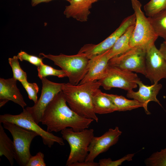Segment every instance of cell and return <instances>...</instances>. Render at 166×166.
<instances>
[{"label":"cell","instance_id":"17","mask_svg":"<svg viewBox=\"0 0 166 166\" xmlns=\"http://www.w3.org/2000/svg\"><path fill=\"white\" fill-rule=\"evenodd\" d=\"M100 0H71L64 12L67 18H72L78 21H87L92 4Z\"/></svg>","mask_w":166,"mask_h":166},{"label":"cell","instance_id":"20","mask_svg":"<svg viewBox=\"0 0 166 166\" xmlns=\"http://www.w3.org/2000/svg\"><path fill=\"white\" fill-rule=\"evenodd\" d=\"M4 128L0 123V156H5L12 166L15 159L14 145L13 141L8 137Z\"/></svg>","mask_w":166,"mask_h":166},{"label":"cell","instance_id":"29","mask_svg":"<svg viewBox=\"0 0 166 166\" xmlns=\"http://www.w3.org/2000/svg\"><path fill=\"white\" fill-rule=\"evenodd\" d=\"M18 58L21 61L25 60L37 66H39L43 63V58L30 55L26 52L22 51L19 52L17 55Z\"/></svg>","mask_w":166,"mask_h":166},{"label":"cell","instance_id":"21","mask_svg":"<svg viewBox=\"0 0 166 166\" xmlns=\"http://www.w3.org/2000/svg\"><path fill=\"white\" fill-rule=\"evenodd\" d=\"M104 93L116 107L117 111H125L143 107L142 104L135 100H130L121 95Z\"/></svg>","mask_w":166,"mask_h":166},{"label":"cell","instance_id":"25","mask_svg":"<svg viewBox=\"0 0 166 166\" xmlns=\"http://www.w3.org/2000/svg\"><path fill=\"white\" fill-rule=\"evenodd\" d=\"M37 70L38 76L40 79L49 76H55L59 78L67 77L66 73L62 69H56L43 62L38 67Z\"/></svg>","mask_w":166,"mask_h":166},{"label":"cell","instance_id":"8","mask_svg":"<svg viewBox=\"0 0 166 166\" xmlns=\"http://www.w3.org/2000/svg\"><path fill=\"white\" fill-rule=\"evenodd\" d=\"M140 80L136 73L109 65L105 76L98 81L105 90L117 88L128 91L136 88Z\"/></svg>","mask_w":166,"mask_h":166},{"label":"cell","instance_id":"24","mask_svg":"<svg viewBox=\"0 0 166 166\" xmlns=\"http://www.w3.org/2000/svg\"><path fill=\"white\" fill-rule=\"evenodd\" d=\"M144 162L147 166H166V148L152 153Z\"/></svg>","mask_w":166,"mask_h":166},{"label":"cell","instance_id":"23","mask_svg":"<svg viewBox=\"0 0 166 166\" xmlns=\"http://www.w3.org/2000/svg\"><path fill=\"white\" fill-rule=\"evenodd\" d=\"M144 8L147 16H152L166 9V0H151Z\"/></svg>","mask_w":166,"mask_h":166},{"label":"cell","instance_id":"13","mask_svg":"<svg viewBox=\"0 0 166 166\" xmlns=\"http://www.w3.org/2000/svg\"><path fill=\"white\" fill-rule=\"evenodd\" d=\"M122 133L118 127L110 128L99 137L93 136L88 148V154L85 161L94 162L100 154L107 151L118 141Z\"/></svg>","mask_w":166,"mask_h":166},{"label":"cell","instance_id":"32","mask_svg":"<svg viewBox=\"0 0 166 166\" xmlns=\"http://www.w3.org/2000/svg\"><path fill=\"white\" fill-rule=\"evenodd\" d=\"M159 51L166 61V44L163 42L160 45Z\"/></svg>","mask_w":166,"mask_h":166},{"label":"cell","instance_id":"15","mask_svg":"<svg viewBox=\"0 0 166 166\" xmlns=\"http://www.w3.org/2000/svg\"><path fill=\"white\" fill-rule=\"evenodd\" d=\"M109 49L89 59V70L79 84L99 80L105 76L109 66Z\"/></svg>","mask_w":166,"mask_h":166},{"label":"cell","instance_id":"6","mask_svg":"<svg viewBox=\"0 0 166 166\" xmlns=\"http://www.w3.org/2000/svg\"><path fill=\"white\" fill-rule=\"evenodd\" d=\"M2 123L4 128L8 130L13 137L15 160L19 165L26 166L32 156L30 149L31 142L38 134L14 123L7 122Z\"/></svg>","mask_w":166,"mask_h":166},{"label":"cell","instance_id":"11","mask_svg":"<svg viewBox=\"0 0 166 166\" xmlns=\"http://www.w3.org/2000/svg\"><path fill=\"white\" fill-rule=\"evenodd\" d=\"M41 79L42 88L39 98L33 106L26 108L38 124L41 122L44 111L48 105L57 94L62 91L64 84L51 81L46 77Z\"/></svg>","mask_w":166,"mask_h":166},{"label":"cell","instance_id":"31","mask_svg":"<svg viewBox=\"0 0 166 166\" xmlns=\"http://www.w3.org/2000/svg\"><path fill=\"white\" fill-rule=\"evenodd\" d=\"M98 162L84 161L82 162H77L71 164L70 166H98Z\"/></svg>","mask_w":166,"mask_h":166},{"label":"cell","instance_id":"16","mask_svg":"<svg viewBox=\"0 0 166 166\" xmlns=\"http://www.w3.org/2000/svg\"><path fill=\"white\" fill-rule=\"evenodd\" d=\"M17 81L14 77L7 79L0 78V100L12 101L23 109L26 104L17 87Z\"/></svg>","mask_w":166,"mask_h":166},{"label":"cell","instance_id":"14","mask_svg":"<svg viewBox=\"0 0 166 166\" xmlns=\"http://www.w3.org/2000/svg\"><path fill=\"white\" fill-rule=\"evenodd\" d=\"M137 84L139 86L138 91L134 92L132 90L127 91L126 94L127 97L135 100L142 104L145 112L147 115L150 114L148 109V104L149 102H156L162 106L156 97L162 88L161 84L156 83L151 85H144L140 80L137 81Z\"/></svg>","mask_w":166,"mask_h":166},{"label":"cell","instance_id":"9","mask_svg":"<svg viewBox=\"0 0 166 166\" xmlns=\"http://www.w3.org/2000/svg\"><path fill=\"white\" fill-rule=\"evenodd\" d=\"M146 51L134 47L110 59L109 66L146 75L145 60Z\"/></svg>","mask_w":166,"mask_h":166},{"label":"cell","instance_id":"27","mask_svg":"<svg viewBox=\"0 0 166 166\" xmlns=\"http://www.w3.org/2000/svg\"><path fill=\"white\" fill-rule=\"evenodd\" d=\"M134 153L128 154L118 160L113 161L110 158H105L99 160L98 162L100 166H118L121 165L125 161H130L132 160Z\"/></svg>","mask_w":166,"mask_h":166},{"label":"cell","instance_id":"2","mask_svg":"<svg viewBox=\"0 0 166 166\" xmlns=\"http://www.w3.org/2000/svg\"><path fill=\"white\" fill-rule=\"evenodd\" d=\"M100 86L97 81L76 85L68 82L63 84L62 91L66 102L73 111L82 117L98 122V118L93 108L92 97L94 92Z\"/></svg>","mask_w":166,"mask_h":166},{"label":"cell","instance_id":"30","mask_svg":"<svg viewBox=\"0 0 166 166\" xmlns=\"http://www.w3.org/2000/svg\"><path fill=\"white\" fill-rule=\"evenodd\" d=\"M44 154L39 152L34 156H31L26 166H45L46 164L44 160Z\"/></svg>","mask_w":166,"mask_h":166},{"label":"cell","instance_id":"1","mask_svg":"<svg viewBox=\"0 0 166 166\" xmlns=\"http://www.w3.org/2000/svg\"><path fill=\"white\" fill-rule=\"evenodd\" d=\"M93 121L79 116L69 107L61 91L46 107L41 122L47 126V131L50 132L61 131L68 128L78 132L88 128Z\"/></svg>","mask_w":166,"mask_h":166},{"label":"cell","instance_id":"3","mask_svg":"<svg viewBox=\"0 0 166 166\" xmlns=\"http://www.w3.org/2000/svg\"><path fill=\"white\" fill-rule=\"evenodd\" d=\"M136 16V22L129 41L131 48L142 49L146 51L155 42L158 36L155 32L148 18L141 10V4L138 0H131Z\"/></svg>","mask_w":166,"mask_h":166},{"label":"cell","instance_id":"18","mask_svg":"<svg viewBox=\"0 0 166 166\" xmlns=\"http://www.w3.org/2000/svg\"><path fill=\"white\" fill-rule=\"evenodd\" d=\"M92 101L93 111L96 114H105L117 111L116 107L110 100L99 89L93 93Z\"/></svg>","mask_w":166,"mask_h":166},{"label":"cell","instance_id":"5","mask_svg":"<svg viewBox=\"0 0 166 166\" xmlns=\"http://www.w3.org/2000/svg\"><path fill=\"white\" fill-rule=\"evenodd\" d=\"M63 139L66 140L70 148L66 165L85 161L88 154V148L94 136L93 129L86 128L76 132L70 128L61 131Z\"/></svg>","mask_w":166,"mask_h":166},{"label":"cell","instance_id":"33","mask_svg":"<svg viewBox=\"0 0 166 166\" xmlns=\"http://www.w3.org/2000/svg\"><path fill=\"white\" fill-rule=\"evenodd\" d=\"M53 0H31V5L32 6H34L42 2H48ZM69 2L71 0H65Z\"/></svg>","mask_w":166,"mask_h":166},{"label":"cell","instance_id":"19","mask_svg":"<svg viewBox=\"0 0 166 166\" xmlns=\"http://www.w3.org/2000/svg\"><path fill=\"white\" fill-rule=\"evenodd\" d=\"M135 25L129 27L119 38L113 46L109 50L108 57L109 60L131 49L129 44V41Z\"/></svg>","mask_w":166,"mask_h":166},{"label":"cell","instance_id":"12","mask_svg":"<svg viewBox=\"0 0 166 166\" xmlns=\"http://www.w3.org/2000/svg\"><path fill=\"white\" fill-rule=\"evenodd\" d=\"M146 77L152 83H158L166 79V61L155 44L146 51L145 60Z\"/></svg>","mask_w":166,"mask_h":166},{"label":"cell","instance_id":"22","mask_svg":"<svg viewBox=\"0 0 166 166\" xmlns=\"http://www.w3.org/2000/svg\"><path fill=\"white\" fill-rule=\"evenodd\" d=\"M148 18L156 34L166 40V9Z\"/></svg>","mask_w":166,"mask_h":166},{"label":"cell","instance_id":"26","mask_svg":"<svg viewBox=\"0 0 166 166\" xmlns=\"http://www.w3.org/2000/svg\"><path fill=\"white\" fill-rule=\"evenodd\" d=\"M18 59L17 56H14L8 58V62L12 69L13 77L21 82L27 80V76L26 73L20 67Z\"/></svg>","mask_w":166,"mask_h":166},{"label":"cell","instance_id":"7","mask_svg":"<svg viewBox=\"0 0 166 166\" xmlns=\"http://www.w3.org/2000/svg\"><path fill=\"white\" fill-rule=\"evenodd\" d=\"M20 114H5L0 116V123L7 122L15 124L27 129L33 131L42 139L43 144L50 148L54 143L61 145L65 144L63 139L42 128L34 120L30 113L24 108Z\"/></svg>","mask_w":166,"mask_h":166},{"label":"cell","instance_id":"28","mask_svg":"<svg viewBox=\"0 0 166 166\" xmlns=\"http://www.w3.org/2000/svg\"><path fill=\"white\" fill-rule=\"evenodd\" d=\"M23 86L26 91L29 98L35 103L38 101L37 93L39 88L36 83H30L27 80L21 82Z\"/></svg>","mask_w":166,"mask_h":166},{"label":"cell","instance_id":"34","mask_svg":"<svg viewBox=\"0 0 166 166\" xmlns=\"http://www.w3.org/2000/svg\"><path fill=\"white\" fill-rule=\"evenodd\" d=\"M163 42L166 44V40H165Z\"/></svg>","mask_w":166,"mask_h":166},{"label":"cell","instance_id":"10","mask_svg":"<svg viewBox=\"0 0 166 166\" xmlns=\"http://www.w3.org/2000/svg\"><path fill=\"white\" fill-rule=\"evenodd\" d=\"M134 14L124 18L119 27L105 40L97 44H86L82 47L78 53L83 54L89 59L111 49L117 40L131 26L135 25Z\"/></svg>","mask_w":166,"mask_h":166},{"label":"cell","instance_id":"4","mask_svg":"<svg viewBox=\"0 0 166 166\" xmlns=\"http://www.w3.org/2000/svg\"><path fill=\"white\" fill-rule=\"evenodd\" d=\"M42 58H48L53 62L66 73L69 83L76 85L82 80L88 72L89 59L82 54L77 53L72 55L60 53L58 55L39 53Z\"/></svg>","mask_w":166,"mask_h":166}]
</instances>
